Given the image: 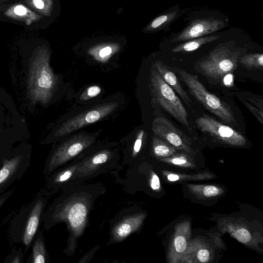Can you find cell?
Instances as JSON below:
<instances>
[{
    "instance_id": "12",
    "label": "cell",
    "mask_w": 263,
    "mask_h": 263,
    "mask_svg": "<svg viewBox=\"0 0 263 263\" xmlns=\"http://www.w3.org/2000/svg\"><path fill=\"white\" fill-rule=\"evenodd\" d=\"M143 213L129 216L118 223L112 231L113 239L121 241L137 231L141 226L145 218Z\"/></svg>"
},
{
    "instance_id": "26",
    "label": "cell",
    "mask_w": 263,
    "mask_h": 263,
    "mask_svg": "<svg viewBox=\"0 0 263 263\" xmlns=\"http://www.w3.org/2000/svg\"><path fill=\"white\" fill-rule=\"evenodd\" d=\"M235 237L241 242L247 243L249 242L251 238L250 232L245 229H240L235 232Z\"/></svg>"
},
{
    "instance_id": "16",
    "label": "cell",
    "mask_w": 263,
    "mask_h": 263,
    "mask_svg": "<svg viewBox=\"0 0 263 263\" xmlns=\"http://www.w3.org/2000/svg\"><path fill=\"white\" fill-rule=\"evenodd\" d=\"M220 37V35H211L194 39L176 46L172 49V52L177 53L193 51L203 45L216 41Z\"/></svg>"
},
{
    "instance_id": "19",
    "label": "cell",
    "mask_w": 263,
    "mask_h": 263,
    "mask_svg": "<svg viewBox=\"0 0 263 263\" xmlns=\"http://www.w3.org/2000/svg\"><path fill=\"white\" fill-rule=\"evenodd\" d=\"M21 156H17L10 160H4L0 170V186L15 172L22 159Z\"/></svg>"
},
{
    "instance_id": "29",
    "label": "cell",
    "mask_w": 263,
    "mask_h": 263,
    "mask_svg": "<svg viewBox=\"0 0 263 263\" xmlns=\"http://www.w3.org/2000/svg\"><path fill=\"white\" fill-rule=\"evenodd\" d=\"M210 253L208 249H200L197 253L198 260L201 262H207L210 260Z\"/></svg>"
},
{
    "instance_id": "31",
    "label": "cell",
    "mask_w": 263,
    "mask_h": 263,
    "mask_svg": "<svg viewBox=\"0 0 263 263\" xmlns=\"http://www.w3.org/2000/svg\"><path fill=\"white\" fill-rule=\"evenodd\" d=\"M150 185L151 188L155 191L158 190L160 187V182L159 177L154 173H152Z\"/></svg>"
},
{
    "instance_id": "34",
    "label": "cell",
    "mask_w": 263,
    "mask_h": 263,
    "mask_svg": "<svg viewBox=\"0 0 263 263\" xmlns=\"http://www.w3.org/2000/svg\"><path fill=\"white\" fill-rule=\"evenodd\" d=\"M167 178L170 181H176L179 179V177L176 174H171L167 175Z\"/></svg>"
},
{
    "instance_id": "5",
    "label": "cell",
    "mask_w": 263,
    "mask_h": 263,
    "mask_svg": "<svg viewBox=\"0 0 263 263\" xmlns=\"http://www.w3.org/2000/svg\"><path fill=\"white\" fill-rule=\"evenodd\" d=\"M197 127L218 141L232 146H241L247 142L245 137L231 127L203 114L195 120Z\"/></svg>"
},
{
    "instance_id": "30",
    "label": "cell",
    "mask_w": 263,
    "mask_h": 263,
    "mask_svg": "<svg viewBox=\"0 0 263 263\" xmlns=\"http://www.w3.org/2000/svg\"><path fill=\"white\" fill-rule=\"evenodd\" d=\"M112 53V49L109 46L102 48L99 52L97 59L101 61H105Z\"/></svg>"
},
{
    "instance_id": "14",
    "label": "cell",
    "mask_w": 263,
    "mask_h": 263,
    "mask_svg": "<svg viewBox=\"0 0 263 263\" xmlns=\"http://www.w3.org/2000/svg\"><path fill=\"white\" fill-rule=\"evenodd\" d=\"M43 206V201H38L35 204L30 213L23 237V242L27 247L30 245L36 232Z\"/></svg>"
},
{
    "instance_id": "8",
    "label": "cell",
    "mask_w": 263,
    "mask_h": 263,
    "mask_svg": "<svg viewBox=\"0 0 263 263\" xmlns=\"http://www.w3.org/2000/svg\"><path fill=\"white\" fill-rule=\"evenodd\" d=\"M95 137L80 134L75 135L63 143L55 151L49 163L48 169L51 171L68 162L95 141Z\"/></svg>"
},
{
    "instance_id": "20",
    "label": "cell",
    "mask_w": 263,
    "mask_h": 263,
    "mask_svg": "<svg viewBox=\"0 0 263 263\" xmlns=\"http://www.w3.org/2000/svg\"><path fill=\"white\" fill-rule=\"evenodd\" d=\"M249 102L244 101L245 105L253 114L259 122L263 124L262 100L258 98H251Z\"/></svg>"
},
{
    "instance_id": "11",
    "label": "cell",
    "mask_w": 263,
    "mask_h": 263,
    "mask_svg": "<svg viewBox=\"0 0 263 263\" xmlns=\"http://www.w3.org/2000/svg\"><path fill=\"white\" fill-rule=\"evenodd\" d=\"M154 66L164 81L179 95L186 105L191 107V100L186 92L183 89L175 73L160 61H155Z\"/></svg>"
},
{
    "instance_id": "17",
    "label": "cell",
    "mask_w": 263,
    "mask_h": 263,
    "mask_svg": "<svg viewBox=\"0 0 263 263\" xmlns=\"http://www.w3.org/2000/svg\"><path fill=\"white\" fill-rule=\"evenodd\" d=\"M238 63L248 70H262L263 54L255 53H249L240 57Z\"/></svg>"
},
{
    "instance_id": "4",
    "label": "cell",
    "mask_w": 263,
    "mask_h": 263,
    "mask_svg": "<svg viewBox=\"0 0 263 263\" xmlns=\"http://www.w3.org/2000/svg\"><path fill=\"white\" fill-rule=\"evenodd\" d=\"M151 89L155 101L179 123L190 128L187 112L175 91L155 68L149 74Z\"/></svg>"
},
{
    "instance_id": "13",
    "label": "cell",
    "mask_w": 263,
    "mask_h": 263,
    "mask_svg": "<svg viewBox=\"0 0 263 263\" xmlns=\"http://www.w3.org/2000/svg\"><path fill=\"white\" fill-rule=\"evenodd\" d=\"M111 153L107 150L99 152L78 164L74 176L86 177L106 163L110 158Z\"/></svg>"
},
{
    "instance_id": "35",
    "label": "cell",
    "mask_w": 263,
    "mask_h": 263,
    "mask_svg": "<svg viewBox=\"0 0 263 263\" xmlns=\"http://www.w3.org/2000/svg\"><path fill=\"white\" fill-rule=\"evenodd\" d=\"M6 199V198H3L2 199H0V208L4 203L5 200Z\"/></svg>"
},
{
    "instance_id": "32",
    "label": "cell",
    "mask_w": 263,
    "mask_h": 263,
    "mask_svg": "<svg viewBox=\"0 0 263 263\" xmlns=\"http://www.w3.org/2000/svg\"><path fill=\"white\" fill-rule=\"evenodd\" d=\"M14 12L18 15H23L26 13V9L22 5H18L15 7Z\"/></svg>"
},
{
    "instance_id": "25",
    "label": "cell",
    "mask_w": 263,
    "mask_h": 263,
    "mask_svg": "<svg viewBox=\"0 0 263 263\" xmlns=\"http://www.w3.org/2000/svg\"><path fill=\"white\" fill-rule=\"evenodd\" d=\"M198 186L199 187V186ZM201 187L202 189V194L206 197L216 196L221 192V191L219 188L214 185H206Z\"/></svg>"
},
{
    "instance_id": "27",
    "label": "cell",
    "mask_w": 263,
    "mask_h": 263,
    "mask_svg": "<svg viewBox=\"0 0 263 263\" xmlns=\"http://www.w3.org/2000/svg\"><path fill=\"white\" fill-rule=\"evenodd\" d=\"M144 134V132L143 130H141L137 135L133 148L132 155L133 157H135L141 149Z\"/></svg>"
},
{
    "instance_id": "9",
    "label": "cell",
    "mask_w": 263,
    "mask_h": 263,
    "mask_svg": "<svg viewBox=\"0 0 263 263\" xmlns=\"http://www.w3.org/2000/svg\"><path fill=\"white\" fill-rule=\"evenodd\" d=\"M152 129L156 136L175 147L191 152L189 138L165 117H156L152 123Z\"/></svg>"
},
{
    "instance_id": "22",
    "label": "cell",
    "mask_w": 263,
    "mask_h": 263,
    "mask_svg": "<svg viewBox=\"0 0 263 263\" xmlns=\"http://www.w3.org/2000/svg\"><path fill=\"white\" fill-rule=\"evenodd\" d=\"M33 262L44 263L45 262V250L42 241L37 239L33 247Z\"/></svg>"
},
{
    "instance_id": "15",
    "label": "cell",
    "mask_w": 263,
    "mask_h": 263,
    "mask_svg": "<svg viewBox=\"0 0 263 263\" xmlns=\"http://www.w3.org/2000/svg\"><path fill=\"white\" fill-rule=\"evenodd\" d=\"M189 237V226H180L176 232L171 248V255L174 258L179 257L186 249Z\"/></svg>"
},
{
    "instance_id": "10",
    "label": "cell",
    "mask_w": 263,
    "mask_h": 263,
    "mask_svg": "<svg viewBox=\"0 0 263 263\" xmlns=\"http://www.w3.org/2000/svg\"><path fill=\"white\" fill-rule=\"evenodd\" d=\"M225 26L224 23L214 18H204L193 20L172 41L178 42L198 38L216 32Z\"/></svg>"
},
{
    "instance_id": "2",
    "label": "cell",
    "mask_w": 263,
    "mask_h": 263,
    "mask_svg": "<svg viewBox=\"0 0 263 263\" xmlns=\"http://www.w3.org/2000/svg\"><path fill=\"white\" fill-rule=\"evenodd\" d=\"M240 55L241 51L234 46L221 45L199 61L196 68L209 81L219 83L236 70Z\"/></svg>"
},
{
    "instance_id": "24",
    "label": "cell",
    "mask_w": 263,
    "mask_h": 263,
    "mask_svg": "<svg viewBox=\"0 0 263 263\" xmlns=\"http://www.w3.org/2000/svg\"><path fill=\"white\" fill-rule=\"evenodd\" d=\"M101 92V88L99 86H91L81 95V99L87 100L98 96Z\"/></svg>"
},
{
    "instance_id": "1",
    "label": "cell",
    "mask_w": 263,
    "mask_h": 263,
    "mask_svg": "<svg viewBox=\"0 0 263 263\" xmlns=\"http://www.w3.org/2000/svg\"><path fill=\"white\" fill-rule=\"evenodd\" d=\"M27 83L28 96L32 103L46 104L50 102L57 86V78L46 51L40 52L31 63Z\"/></svg>"
},
{
    "instance_id": "33",
    "label": "cell",
    "mask_w": 263,
    "mask_h": 263,
    "mask_svg": "<svg viewBox=\"0 0 263 263\" xmlns=\"http://www.w3.org/2000/svg\"><path fill=\"white\" fill-rule=\"evenodd\" d=\"M33 3L38 9H42L44 7V3L42 0H33Z\"/></svg>"
},
{
    "instance_id": "21",
    "label": "cell",
    "mask_w": 263,
    "mask_h": 263,
    "mask_svg": "<svg viewBox=\"0 0 263 263\" xmlns=\"http://www.w3.org/2000/svg\"><path fill=\"white\" fill-rule=\"evenodd\" d=\"M178 12L174 11L164 14L156 18L151 24L152 29H157L165 25H168L173 20H174Z\"/></svg>"
},
{
    "instance_id": "6",
    "label": "cell",
    "mask_w": 263,
    "mask_h": 263,
    "mask_svg": "<svg viewBox=\"0 0 263 263\" xmlns=\"http://www.w3.org/2000/svg\"><path fill=\"white\" fill-rule=\"evenodd\" d=\"M116 102H108L95 106L68 119L55 131V137H62L86 125L95 123L113 112L117 107Z\"/></svg>"
},
{
    "instance_id": "23",
    "label": "cell",
    "mask_w": 263,
    "mask_h": 263,
    "mask_svg": "<svg viewBox=\"0 0 263 263\" xmlns=\"http://www.w3.org/2000/svg\"><path fill=\"white\" fill-rule=\"evenodd\" d=\"M78 164L71 166L60 172L55 177V182L61 183L68 180L74 174L77 168Z\"/></svg>"
},
{
    "instance_id": "28",
    "label": "cell",
    "mask_w": 263,
    "mask_h": 263,
    "mask_svg": "<svg viewBox=\"0 0 263 263\" xmlns=\"http://www.w3.org/2000/svg\"><path fill=\"white\" fill-rule=\"evenodd\" d=\"M166 161H169L175 165H182L187 163L188 159L184 155H178L171 158L164 159Z\"/></svg>"
},
{
    "instance_id": "18",
    "label": "cell",
    "mask_w": 263,
    "mask_h": 263,
    "mask_svg": "<svg viewBox=\"0 0 263 263\" xmlns=\"http://www.w3.org/2000/svg\"><path fill=\"white\" fill-rule=\"evenodd\" d=\"M152 148L154 154L159 157H166L173 155L176 151L174 146L159 137H154Z\"/></svg>"
},
{
    "instance_id": "7",
    "label": "cell",
    "mask_w": 263,
    "mask_h": 263,
    "mask_svg": "<svg viewBox=\"0 0 263 263\" xmlns=\"http://www.w3.org/2000/svg\"><path fill=\"white\" fill-rule=\"evenodd\" d=\"M88 214V201L84 198H74L66 202L57 214L56 218L67 222L76 237L83 232Z\"/></svg>"
},
{
    "instance_id": "3",
    "label": "cell",
    "mask_w": 263,
    "mask_h": 263,
    "mask_svg": "<svg viewBox=\"0 0 263 263\" xmlns=\"http://www.w3.org/2000/svg\"><path fill=\"white\" fill-rule=\"evenodd\" d=\"M179 76L190 93L224 124L234 125L236 120L230 106L207 90L197 75L177 67H170Z\"/></svg>"
}]
</instances>
